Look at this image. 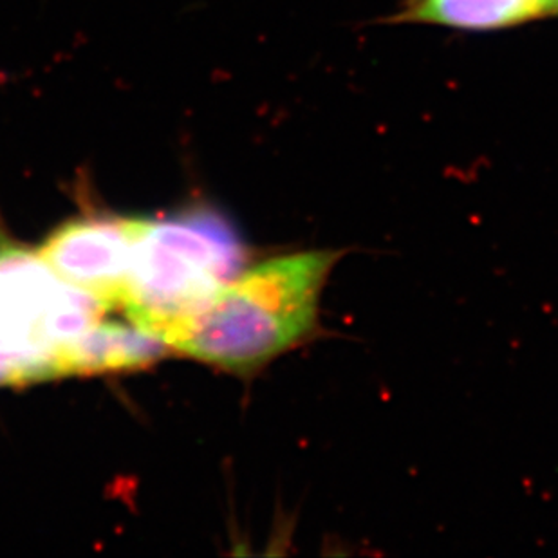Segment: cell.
I'll list each match as a JSON object with an SVG mask.
<instances>
[{"instance_id": "2", "label": "cell", "mask_w": 558, "mask_h": 558, "mask_svg": "<svg viewBox=\"0 0 558 558\" xmlns=\"http://www.w3.org/2000/svg\"><path fill=\"white\" fill-rule=\"evenodd\" d=\"M243 264L239 239L214 214L199 211L170 221L136 219L120 306L132 324L159 337L238 277Z\"/></svg>"}, {"instance_id": "3", "label": "cell", "mask_w": 558, "mask_h": 558, "mask_svg": "<svg viewBox=\"0 0 558 558\" xmlns=\"http://www.w3.org/2000/svg\"><path fill=\"white\" fill-rule=\"evenodd\" d=\"M80 293L38 255L0 253V359H53Z\"/></svg>"}, {"instance_id": "4", "label": "cell", "mask_w": 558, "mask_h": 558, "mask_svg": "<svg viewBox=\"0 0 558 558\" xmlns=\"http://www.w3.org/2000/svg\"><path fill=\"white\" fill-rule=\"evenodd\" d=\"M136 219H82L60 228L38 258L63 282L120 306L131 268Z\"/></svg>"}, {"instance_id": "6", "label": "cell", "mask_w": 558, "mask_h": 558, "mask_svg": "<svg viewBox=\"0 0 558 558\" xmlns=\"http://www.w3.org/2000/svg\"><path fill=\"white\" fill-rule=\"evenodd\" d=\"M549 15H558V0H405L390 21L486 33Z\"/></svg>"}, {"instance_id": "5", "label": "cell", "mask_w": 558, "mask_h": 558, "mask_svg": "<svg viewBox=\"0 0 558 558\" xmlns=\"http://www.w3.org/2000/svg\"><path fill=\"white\" fill-rule=\"evenodd\" d=\"M167 343L153 332L123 324H95L78 338L54 349L57 376L142 369L167 353Z\"/></svg>"}, {"instance_id": "1", "label": "cell", "mask_w": 558, "mask_h": 558, "mask_svg": "<svg viewBox=\"0 0 558 558\" xmlns=\"http://www.w3.org/2000/svg\"><path fill=\"white\" fill-rule=\"evenodd\" d=\"M342 253L302 250L243 269L159 338L230 373H253L307 342Z\"/></svg>"}]
</instances>
